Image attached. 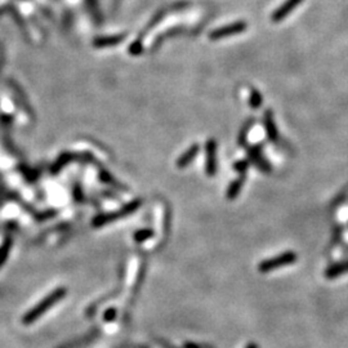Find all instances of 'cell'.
I'll return each mask as SVG.
<instances>
[{
  "instance_id": "obj_1",
  "label": "cell",
  "mask_w": 348,
  "mask_h": 348,
  "mask_svg": "<svg viewBox=\"0 0 348 348\" xmlns=\"http://www.w3.org/2000/svg\"><path fill=\"white\" fill-rule=\"evenodd\" d=\"M64 293H66L64 289H57L56 292L49 294L46 299H43L39 304L35 306L34 310H31L29 313H26V316H25L24 319L25 324H31V322L36 321V320H38L41 315H44L52 306H54L58 300H61L62 298H63Z\"/></svg>"
},
{
  "instance_id": "obj_2",
  "label": "cell",
  "mask_w": 348,
  "mask_h": 348,
  "mask_svg": "<svg viewBox=\"0 0 348 348\" xmlns=\"http://www.w3.org/2000/svg\"><path fill=\"white\" fill-rule=\"evenodd\" d=\"M297 260V255L293 252H287L281 255H277L275 258H271V259L265 260L259 265V271L260 272H270V271L277 270L280 267H284V266L292 265Z\"/></svg>"
},
{
  "instance_id": "obj_3",
  "label": "cell",
  "mask_w": 348,
  "mask_h": 348,
  "mask_svg": "<svg viewBox=\"0 0 348 348\" xmlns=\"http://www.w3.org/2000/svg\"><path fill=\"white\" fill-rule=\"evenodd\" d=\"M247 24L244 21H237L233 22V24L226 25V26L220 27V29H215L214 31H212L209 34V38L210 40H221V39H225L227 36H232V35H237L244 32L247 30Z\"/></svg>"
},
{
  "instance_id": "obj_4",
  "label": "cell",
  "mask_w": 348,
  "mask_h": 348,
  "mask_svg": "<svg viewBox=\"0 0 348 348\" xmlns=\"http://www.w3.org/2000/svg\"><path fill=\"white\" fill-rule=\"evenodd\" d=\"M205 171L209 177H213L217 173V142L214 139H209L205 145Z\"/></svg>"
},
{
  "instance_id": "obj_5",
  "label": "cell",
  "mask_w": 348,
  "mask_h": 348,
  "mask_svg": "<svg viewBox=\"0 0 348 348\" xmlns=\"http://www.w3.org/2000/svg\"><path fill=\"white\" fill-rule=\"evenodd\" d=\"M248 155H249L250 160L254 164L257 168H259L263 173H270L272 170L270 163L263 158L262 155V146H253V147L248 148Z\"/></svg>"
},
{
  "instance_id": "obj_6",
  "label": "cell",
  "mask_w": 348,
  "mask_h": 348,
  "mask_svg": "<svg viewBox=\"0 0 348 348\" xmlns=\"http://www.w3.org/2000/svg\"><path fill=\"white\" fill-rule=\"evenodd\" d=\"M302 2L303 0H287V2H284L281 6L278 7V8L273 12L271 18H272L273 22H281L282 19L287 18V17L289 16L300 3H302Z\"/></svg>"
},
{
  "instance_id": "obj_7",
  "label": "cell",
  "mask_w": 348,
  "mask_h": 348,
  "mask_svg": "<svg viewBox=\"0 0 348 348\" xmlns=\"http://www.w3.org/2000/svg\"><path fill=\"white\" fill-rule=\"evenodd\" d=\"M263 124H265L266 134H267L268 138L272 142H276L278 139V132L277 128H276L275 120H273V114L271 110H267L265 113V115H263Z\"/></svg>"
},
{
  "instance_id": "obj_8",
  "label": "cell",
  "mask_w": 348,
  "mask_h": 348,
  "mask_svg": "<svg viewBox=\"0 0 348 348\" xmlns=\"http://www.w3.org/2000/svg\"><path fill=\"white\" fill-rule=\"evenodd\" d=\"M199 151H200V146L199 145H192L190 148H188L186 153H183L182 155L180 156V159L177 160V168L182 169V168H186V166L190 165L191 163H192L193 159L198 156Z\"/></svg>"
},
{
  "instance_id": "obj_9",
  "label": "cell",
  "mask_w": 348,
  "mask_h": 348,
  "mask_svg": "<svg viewBox=\"0 0 348 348\" xmlns=\"http://www.w3.org/2000/svg\"><path fill=\"white\" fill-rule=\"evenodd\" d=\"M244 182H245V176H244V174H241L240 177L233 180L232 182H231V185L228 186L227 192H226V198H227L228 200H233V199L237 198L241 188H243Z\"/></svg>"
},
{
  "instance_id": "obj_10",
  "label": "cell",
  "mask_w": 348,
  "mask_h": 348,
  "mask_svg": "<svg viewBox=\"0 0 348 348\" xmlns=\"http://www.w3.org/2000/svg\"><path fill=\"white\" fill-rule=\"evenodd\" d=\"M347 271H348V260L347 262L339 263V265H335V266H333L332 268H329V270L327 271V277H329V278L337 277V276L342 275V273L347 272Z\"/></svg>"
},
{
  "instance_id": "obj_11",
  "label": "cell",
  "mask_w": 348,
  "mask_h": 348,
  "mask_svg": "<svg viewBox=\"0 0 348 348\" xmlns=\"http://www.w3.org/2000/svg\"><path fill=\"white\" fill-rule=\"evenodd\" d=\"M262 94L257 91V89H253L250 92V97H249V104L252 108H259L262 106Z\"/></svg>"
},
{
  "instance_id": "obj_12",
  "label": "cell",
  "mask_w": 348,
  "mask_h": 348,
  "mask_svg": "<svg viewBox=\"0 0 348 348\" xmlns=\"http://www.w3.org/2000/svg\"><path fill=\"white\" fill-rule=\"evenodd\" d=\"M253 124H254V121L249 120L247 124H245V125L243 126V128H241V132L237 136V141L241 146H244L245 145V142H247V137H248V134H249V130L253 126Z\"/></svg>"
},
{
  "instance_id": "obj_13",
  "label": "cell",
  "mask_w": 348,
  "mask_h": 348,
  "mask_svg": "<svg viewBox=\"0 0 348 348\" xmlns=\"http://www.w3.org/2000/svg\"><path fill=\"white\" fill-rule=\"evenodd\" d=\"M248 166H249V163H247V161H244V160L233 164V169H235V170H237L238 173H241V174H244L245 171H247Z\"/></svg>"
},
{
  "instance_id": "obj_14",
  "label": "cell",
  "mask_w": 348,
  "mask_h": 348,
  "mask_svg": "<svg viewBox=\"0 0 348 348\" xmlns=\"http://www.w3.org/2000/svg\"><path fill=\"white\" fill-rule=\"evenodd\" d=\"M245 348H258V347L254 344V343H250V344H248Z\"/></svg>"
}]
</instances>
